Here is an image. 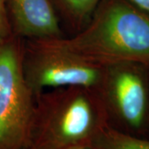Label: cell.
I'll return each instance as SVG.
<instances>
[{
    "instance_id": "obj_11",
    "label": "cell",
    "mask_w": 149,
    "mask_h": 149,
    "mask_svg": "<svg viewBox=\"0 0 149 149\" xmlns=\"http://www.w3.org/2000/svg\"><path fill=\"white\" fill-rule=\"evenodd\" d=\"M72 149H94L91 145H85V146H80V147H77V148H74Z\"/></svg>"
},
{
    "instance_id": "obj_10",
    "label": "cell",
    "mask_w": 149,
    "mask_h": 149,
    "mask_svg": "<svg viewBox=\"0 0 149 149\" xmlns=\"http://www.w3.org/2000/svg\"><path fill=\"white\" fill-rule=\"evenodd\" d=\"M140 9L149 13V0H128Z\"/></svg>"
},
{
    "instance_id": "obj_4",
    "label": "cell",
    "mask_w": 149,
    "mask_h": 149,
    "mask_svg": "<svg viewBox=\"0 0 149 149\" xmlns=\"http://www.w3.org/2000/svg\"><path fill=\"white\" fill-rule=\"evenodd\" d=\"M98 91L109 124L139 137L148 131V66L134 62L105 66Z\"/></svg>"
},
{
    "instance_id": "obj_2",
    "label": "cell",
    "mask_w": 149,
    "mask_h": 149,
    "mask_svg": "<svg viewBox=\"0 0 149 149\" xmlns=\"http://www.w3.org/2000/svg\"><path fill=\"white\" fill-rule=\"evenodd\" d=\"M109 123L97 89L70 86L36 95L27 149H72L91 145Z\"/></svg>"
},
{
    "instance_id": "obj_5",
    "label": "cell",
    "mask_w": 149,
    "mask_h": 149,
    "mask_svg": "<svg viewBox=\"0 0 149 149\" xmlns=\"http://www.w3.org/2000/svg\"><path fill=\"white\" fill-rule=\"evenodd\" d=\"M104 70V66L85 61L51 40L24 41L23 70L35 96L43 91L70 86L98 90Z\"/></svg>"
},
{
    "instance_id": "obj_3",
    "label": "cell",
    "mask_w": 149,
    "mask_h": 149,
    "mask_svg": "<svg viewBox=\"0 0 149 149\" xmlns=\"http://www.w3.org/2000/svg\"><path fill=\"white\" fill-rule=\"evenodd\" d=\"M24 41L0 42V149H27L36 96L23 70Z\"/></svg>"
},
{
    "instance_id": "obj_8",
    "label": "cell",
    "mask_w": 149,
    "mask_h": 149,
    "mask_svg": "<svg viewBox=\"0 0 149 149\" xmlns=\"http://www.w3.org/2000/svg\"><path fill=\"white\" fill-rule=\"evenodd\" d=\"M52 2L78 32L88 23L102 0H53Z\"/></svg>"
},
{
    "instance_id": "obj_7",
    "label": "cell",
    "mask_w": 149,
    "mask_h": 149,
    "mask_svg": "<svg viewBox=\"0 0 149 149\" xmlns=\"http://www.w3.org/2000/svg\"><path fill=\"white\" fill-rule=\"evenodd\" d=\"M94 149H149V139L123 132L106 124L91 141Z\"/></svg>"
},
{
    "instance_id": "obj_9",
    "label": "cell",
    "mask_w": 149,
    "mask_h": 149,
    "mask_svg": "<svg viewBox=\"0 0 149 149\" xmlns=\"http://www.w3.org/2000/svg\"><path fill=\"white\" fill-rule=\"evenodd\" d=\"M13 35L7 11L6 0H0V42L8 39Z\"/></svg>"
},
{
    "instance_id": "obj_6",
    "label": "cell",
    "mask_w": 149,
    "mask_h": 149,
    "mask_svg": "<svg viewBox=\"0 0 149 149\" xmlns=\"http://www.w3.org/2000/svg\"><path fill=\"white\" fill-rule=\"evenodd\" d=\"M13 34L24 41L63 37L52 0H6Z\"/></svg>"
},
{
    "instance_id": "obj_1",
    "label": "cell",
    "mask_w": 149,
    "mask_h": 149,
    "mask_svg": "<svg viewBox=\"0 0 149 149\" xmlns=\"http://www.w3.org/2000/svg\"><path fill=\"white\" fill-rule=\"evenodd\" d=\"M50 40L101 66L134 62L149 67V13L128 0H102L75 35Z\"/></svg>"
}]
</instances>
